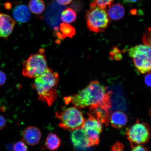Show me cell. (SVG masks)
I'll return each instance as SVG.
<instances>
[{
  "instance_id": "obj_12",
  "label": "cell",
  "mask_w": 151,
  "mask_h": 151,
  "mask_svg": "<svg viewBox=\"0 0 151 151\" xmlns=\"http://www.w3.org/2000/svg\"><path fill=\"white\" fill-rule=\"evenodd\" d=\"M29 7L24 5H20L15 7L13 16L15 20L21 23L27 22L31 17Z\"/></svg>"
},
{
  "instance_id": "obj_20",
  "label": "cell",
  "mask_w": 151,
  "mask_h": 151,
  "mask_svg": "<svg viewBox=\"0 0 151 151\" xmlns=\"http://www.w3.org/2000/svg\"><path fill=\"white\" fill-rule=\"evenodd\" d=\"M114 1V0H94V3L98 6L105 9L110 7Z\"/></svg>"
},
{
  "instance_id": "obj_1",
  "label": "cell",
  "mask_w": 151,
  "mask_h": 151,
  "mask_svg": "<svg viewBox=\"0 0 151 151\" xmlns=\"http://www.w3.org/2000/svg\"><path fill=\"white\" fill-rule=\"evenodd\" d=\"M111 91L98 81H92L78 93L65 98L66 104H73L78 109L100 106L110 109L112 106Z\"/></svg>"
},
{
  "instance_id": "obj_17",
  "label": "cell",
  "mask_w": 151,
  "mask_h": 151,
  "mask_svg": "<svg viewBox=\"0 0 151 151\" xmlns=\"http://www.w3.org/2000/svg\"><path fill=\"white\" fill-rule=\"evenodd\" d=\"M60 32L57 33L56 35L60 39L66 37H72L75 34V29L68 24L62 23L60 26Z\"/></svg>"
},
{
  "instance_id": "obj_29",
  "label": "cell",
  "mask_w": 151,
  "mask_h": 151,
  "mask_svg": "<svg viewBox=\"0 0 151 151\" xmlns=\"http://www.w3.org/2000/svg\"><path fill=\"white\" fill-rule=\"evenodd\" d=\"M73 0H56L57 1L59 4L63 5H65L70 3Z\"/></svg>"
},
{
  "instance_id": "obj_11",
  "label": "cell",
  "mask_w": 151,
  "mask_h": 151,
  "mask_svg": "<svg viewBox=\"0 0 151 151\" xmlns=\"http://www.w3.org/2000/svg\"><path fill=\"white\" fill-rule=\"evenodd\" d=\"M41 137L40 130L35 126L26 128L22 133V138L24 142L30 146H35L38 143Z\"/></svg>"
},
{
  "instance_id": "obj_32",
  "label": "cell",
  "mask_w": 151,
  "mask_h": 151,
  "mask_svg": "<svg viewBox=\"0 0 151 151\" xmlns=\"http://www.w3.org/2000/svg\"><path fill=\"white\" fill-rule=\"evenodd\" d=\"M149 114H150V116L151 119V108L150 109V111H149Z\"/></svg>"
},
{
  "instance_id": "obj_5",
  "label": "cell",
  "mask_w": 151,
  "mask_h": 151,
  "mask_svg": "<svg viewBox=\"0 0 151 151\" xmlns=\"http://www.w3.org/2000/svg\"><path fill=\"white\" fill-rule=\"evenodd\" d=\"M56 116L61 121L59 127L70 131L82 127L86 120L82 112L75 107L56 112Z\"/></svg>"
},
{
  "instance_id": "obj_26",
  "label": "cell",
  "mask_w": 151,
  "mask_h": 151,
  "mask_svg": "<svg viewBox=\"0 0 151 151\" xmlns=\"http://www.w3.org/2000/svg\"><path fill=\"white\" fill-rule=\"evenodd\" d=\"M6 123V120L4 117L0 115V130L3 129L5 127Z\"/></svg>"
},
{
  "instance_id": "obj_13",
  "label": "cell",
  "mask_w": 151,
  "mask_h": 151,
  "mask_svg": "<svg viewBox=\"0 0 151 151\" xmlns=\"http://www.w3.org/2000/svg\"><path fill=\"white\" fill-rule=\"evenodd\" d=\"M89 109L91 113V114L102 124L108 126L110 119L109 109L103 108L100 106L91 107Z\"/></svg>"
},
{
  "instance_id": "obj_31",
  "label": "cell",
  "mask_w": 151,
  "mask_h": 151,
  "mask_svg": "<svg viewBox=\"0 0 151 151\" xmlns=\"http://www.w3.org/2000/svg\"><path fill=\"white\" fill-rule=\"evenodd\" d=\"M9 3L6 4L5 5V6L6 7V8L9 9H10L11 8V5H9Z\"/></svg>"
},
{
  "instance_id": "obj_21",
  "label": "cell",
  "mask_w": 151,
  "mask_h": 151,
  "mask_svg": "<svg viewBox=\"0 0 151 151\" xmlns=\"http://www.w3.org/2000/svg\"><path fill=\"white\" fill-rule=\"evenodd\" d=\"M14 151H28V148L23 140H21L15 143Z\"/></svg>"
},
{
  "instance_id": "obj_8",
  "label": "cell",
  "mask_w": 151,
  "mask_h": 151,
  "mask_svg": "<svg viewBox=\"0 0 151 151\" xmlns=\"http://www.w3.org/2000/svg\"><path fill=\"white\" fill-rule=\"evenodd\" d=\"M82 127L86 132L89 139L90 147L97 146L99 142V137L103 129L102 123L90 113Z\"/></svg>"
},
{
  "instance_id": "obj_2",
  "label": "cell",
  "mask_w": 151,
  "mask_h": 151,
  "mask_svg": "<svg viewBox=\"0 0 151 151\" xmlns=\"http://www.w3.org/2000/svg\"><path fill=\"white\" fill-rule=\"evenodd\" d=\"M58 82V73L49 68L42 75L35 78L33 87L37 91L40 101L51 106L57 98L56 88Z\"/></svg>"
},
{
  "instance_id": "obj_28",
  "label": "cell",
  "mask_w": 151,
  "mask_h": 151,
  "mask_svg": "<svg viewBox=\"0 0 151 151\" xmlns=\"http://www.w3.org/2000/svg\"><path fill=\"white\" fill-rule=\"evenodd\" d=\"M145 82L147 86L151 87V73L146 75L145 77Z\"/></svg>"
},
{
  "instance_id": "obj_15",
  "label": "cell",
  "mask_w": 151,
  "mask_h": 151,
  "mask_svg": "<svg viewBox=\"0 0 151 151\" xmlns=\"http://www.w3.org/2000/svg\"><path fill=\"white\" fill-rule=\"evenodd\" d=\"M107 11L109 18L114 20L121 19L125 14V10L122 6L117 3L112 5Z\"/></svg>"
},
{
  "instance_id": "obj_30",
  "label": "cell",
  "mask_w": 151,
  "mask_h": 151,
  "mask_svg": "<svg viewBox=\"0 0 151 151\" xmlns=\"http://www.w3.org/2000/svg\"><path fill=\"white\" fill-rule=\"evenodd\" d=\"M122 1L126 3H134L139 0H122Z\"/></svg>"
},
{
  "instance_id": "obj_3",
  "label": "cell",
  "mask_w": 151,
  "mask_h": 151,
  "mask_svg": "<svg viewBox=\"0 0 151 151\" xmlns=\"http://www.w3.org/2000/svg\"><path fill=\"white\" fill-rule=\"evenodd\" d=\"M85 18L88 29L95 33L104 31L110 22L105 9L98 6L94 2L91 3L90 8L87 11Z\"/></svg>"
},
{
  "instance_id": "obj_16",
  "label": "cell",
  "mask_w": 151,
  "mask_h": 151,
  "mask_svg": "<svg viewBox=\"0 0 151 151\" xmlns=\"http://www.w3.org/2000/svg\"><path fill=\"white\" fill-rule=\"evenodd\" d=\"M61 145V139L57 135L54 133L49 134L45 143V147L51 151L58 150Z\"/></svg>"
},
{
  "instance_id": "obj_22",
  "label": "cell",
  "mask_w": 151,
  "mask_h": 151,
  "mask_svg": "<svg viewBox=\"0 0 151 151\" xmlns=\"http://www.w3.org/2000/svg\"><path fill=\"white\" fill-rule=\"evenodd\" d=\"M143 40L144 44L151 46V28H148V32L143 37Z\"/></svg>"
},
{
  "instance_id": "obj_6",
  "label": "cell",
  "mask_w": 151,
  "mask_h": 151,
  "mask_svg": "<svg viewBox=\"0 0 151 151\" xmlns=\"http://www.w3.org/2000/svg\"><path fill=\"white\" fill-rule=\"evenodd\" d=\"M135 67L139 73L151 71V46L146 44L137 45L128 50Z\"/></svg>"
},
{
  "instance_id": "obj_27",
  "label": "cell",
  "mask_w": 151,
  "mask_h": 151,
  "mask_svg": "<svg viewBox=\"0 0 151 151\" xmlns=\"http://www.w3.org/2000/svg\"><path fill=\"white\" fill-rule=\"evenodd\" d=\"M131 151H149L148 149L142 145H138L132 148Z\"/></svg>"
},
{
  "instance_id": "obj_14",
  "label": "cell",
  "mask_w": 151,
  "mask_h": 151,
  "mask_svg": "<svg viewBox=\"0 0 151 151\" xmlns=\"http://www.w3.org/2000/svg\"><path fill=\"white\" fill-rule=\"evenodd\" d=\"M111 125L116 128H122L127 124L128 117L125 113L121 111L113 112L109 119Z\"/></svg>"
},
{
  "instance_id": "obj_23",
  "label": "cell",
  "mask_w": 151,
  "mask_h": 151,
  "mask_svg": "<svg viewBox=\"0 0 151 151\" xmlns=\"http://www.w3.org/2000/svg\"><path fill=\"white\" fill-rule=\"evenodd\" d=\"M124 146L122 143L117 141L111 147V151H123Z\"/></svg>"
},
{
  "instance_id": "obj_9",
  "label": "cell",
  "mask_w": 151,
  "mask_h": 151,
  "mask_svg": "<svg viewBox=\"0 0 151 151\" xmlns=\"http://www.w3.org/2000/svg\"><path fill=\"white\" fill-rule=\"evenodd\" d=\"M70 139L75 148L84 149L90 147L89 139L86 131L82 127L73 131Z\"/></svg>"
},
{
  "instance_id": "obj_4",
  "label": "cell",
  "mask_w": 151,
  "mask_h": 151,
  "mask_svg": "<svg viewBox=\"0 0 151 151\" xmlns=\"http://www.w3.org/2000/svg\"><path fill=\"white\" fill-rule=\"evenodd\" d=\"M47 66L46 56L42 51L33 54L29 56L23 63L22 75L30 78H36L46 71Z\"/></svg>"
},
{
  "instance_id": "obj_7",
  "label": "cell",
  "mask_w": 151,
  "mask_h": 151,
  "mask_svg": "<svg viewBox=\"0 0 151 151\" xmlns=\"http://www.w3.org/2000/svg\"><path fill=\"white\" fill-rule=\"evenodd\" d=\"M150 128L148 124L139 120L133 125L127 128L126 134L132 148L148 142L150 139Z\"/></svg>"
},
{
  "instance_id": "obj_25",
  "label": "cell",
  "mask_w": 151,
  "mask_h": 151,
  "mask_svg": "<svg viewBox=\"0 0 151 151\" xmlns=\"http://www.w3.org/2000/svg\"><path fill=\"white\" fill-rule=\"evenodd\" d=\"M112 55L115 56V59L118 60L120 59L122 56L118 48H114L112 51Z\"/></svg>"
},
{
  "instance_id": "obj_18",
  "label": "cell",
  "mask_w": 151,
  "mask_h": 151,
  "mask_svg": "<svg viewBox=\"0 0 151 151\" xmlns=\"http://www.w3.org/2000/svg\"><path fill=\"white\" fill-rule=\"evenodd\" d=\"M28 5L30 11L36 14H41L45 9V5L43 0H30Z\"/></svg>"
},
{
  "instance_id": "obj_24",
  "label": "cell",
  "mask_w": 151,
  "mask_h": 151,
  "mask_svg": "<svg viewBox=\"0 0 151 151\" xmlns=\"http://www.w3.org/2000/svg\"><path fill=\"white\" fill-rule=\"evenodd\" d=\"M7 80L6 76L3 71L0 70V86L4 84Z\"/></svg>"
},
{
  "instance_id": "obj_10",
  "label": "cell",
  "mask_w": 151,
  "mask_h": 151,
  "mask_svg": "<svg viewBox=\"0 0 151 151\" xmlns=\"http://www.w3.org/2000/svg\"><path fill=\"white\" fill-rule=\"evenodd\" d=\"M16 24L15 20L9 15L0 12V37L7 38L12 33Z\"/></svg>"
},
{
  "instance_id": "obj_19",
  "label": "cell",
  "mask_w": 151,
  "mask_h": 151,
  "mask_svg": "<svg viewBox=\"0 0 151 151\" xmlns=\"http://www.w3.org/2000/svg\"><path fill=\"white\" fill-rule=\"evenodd\" d=\"M76 18V13L70 8L66 9L61 14V20L65 23L70 24L74 22Z\"/></svg>"
}]
</instances>
